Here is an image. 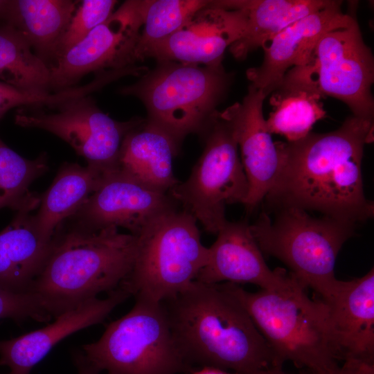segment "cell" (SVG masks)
<instances>
[{"label": "cell", "instance_id": "52a82bcc", "mask_svg": "<svg viewBox=\"0 0 374 374\" xmlns=\"http://www.w3.org/2000/svg\"><path fill=\"white\" fill-rule=\"evenodd\" d=\"M197 220L179 208L159 216L137 235L131 272L122 285L131 296L168 300L195 280L208 257Z\"/></svg>", "mask_w": 374, "mask_h": 374}, {"label": "cell", "instance_id": "3957f363", "mask_svg": "<svg viewBox=\"0 0 374 374\" xmlns=\"http://www.w3.org/2000/svg\"><path fill=\"white\" fill-rule=\"evenodd\" d=\"M137 235L116 227L91 231L63 222L30 292L55 318L122 287L133 267Z\"/></svg>", "mask_w": 374, "mask_h": 374}, {"label": "cell", "instance_id": "836d02e7", "mask_svg": "<svg viewBox=\"0 0 374 374\" xmlns=\"http://www.w3.org/2000/svg\"><path fill=\"white\" fill-rule=\"evenodd\" d=\"M12 0H0V25L7 24Z\"/></svg>", "mask_w": 374, "mask_h": 374}, {"label": "cell", "instance_id": "ffe728a7", "mask_svg": "<svg viewBox=\"0 0 374 374\" xmlns=\"http://www.w3.org/2000/svg\"><path fill=\"white\" fill-rule=\"evenodd\" d=\"M178 148L163 130L141 119L123 141L118 168L147 187L168 193L179 182L172 168Z\"/></svg>", "mask_w": 374, "mask_h": 374}, {"label": "cell", "instance_id": "2e32d148", "mask_svg": "<svg viewBox=\"0 0 374 374\" xmlns=\"http://www.w3.org/2000/svg\"><path fill=\"white\" fill-rule=\"evenodd\" d=\"M341 1H332L323 8L291 24L262 47V64L249 69L251 84L268 96L293 67L305 64L320 38L330 30L351 24L355 17L344 13Z\"/></svg>", "mask_w": 374, "mask_h": 374}, {"label": "cell", "instance_id": "d6a6232c", "mask_svg": "<svg viewBox=\"0 0 374 374\" xmlns=\"http://www.w3.org/2000/svg\"><path fill=\"white\" fill-rule=\"evenodd\" d=\"M73 361L78 370V374H99L100 372L91 365L82 351H75Z\"/></svg>", "mask_w": 374, "mask_h": 374}, {"label": "cell", "instance_id": "ac0fdd59", "mask_svg": "<svg viewBox=\"0 0 374 374\" xmlns=\"http://www.w3.org/2000/svg\"><path fill=\"white\" fill-rule=\"evenodd\" d=\"M131 295L123 287L105 299H91L64 312L46 326L17 337L0 341V366L8 374H30L61 340L82 329L103 322L112 310Z\"/></svg>", "mask_w": 374, "mask_h": 374}, {"label": "cell", "instance_id": "484cf974", "mask_svg": "<svg viewBox=\"0 0 374 374\" xmlns=\"http://www.w3.org/2000/svg\"><path fill=\"white\" fill-rule=\"evenodd\" d=\"M0 80L14 87L35 91L51 89V71L22 35L0 25Z\"/></svg>", "mask_w": 374, "mask_h": 374}, {"label": "cell", "instance_id": "603a6c76", "mask_svg": "<svg viewBox=\"0 0 374 374\" xmlns=\"http://www.w3.org/2000/svg\"><path fill=\"white\" fill-rule=\"evenodd\" d=\"M79 1L12 0L7 24L15 28L48 67Z\"/></svg>", "mask_w": 374, "mask_h": 374}, {"label": "cell", "instance_id": "7402d4cb", "mask_svg": "<svg viewBox=\"0 0 374 374\" xmlns=\"http://www.w3.org/2000/svg\"><path fill=\"white\" fill-rule=\"evenodd\" d=\"M106 172L90 165L63 163L50 187L40 197L38 211L33 215L38 233L44 238L52 240L56 229L97 189Z\"/></svg>", "mask_w": 374, "mask_h": 374}, {"label": "cell", "instance_id": "f546056e", "mask_svg": "<svg viewBox=\"0 0 374 374\" xmlns=\"http://www.w3.org/2000/svg\"><path fill=\"white\" fill-rule=\"evenodd\" d=\"M1 319H11L17 323L28 319L47 322L52 317L46 312L38 297L34 294L13 292L0 287Z\"/></svg>", "mask_w": 374, "mask_h": 374}, {"label": "cell", "instance_id": "e0dca14e", "mask_svg": "<svg viewBox=\"0 0 374 374\" xmlns=\"http://www.w3.org/2000/svg\"><path fill=\"white\" fill-rule=\"evenodd\" d=\"M217 234L208 247L207 262L195 280L206 284L251 283L265 290L278 289L292 280L290 272L267 266L247 222L227 220Z\"/></svg>", "mask_w": 374, "mask_h": 374}, {"label": "cell", "instance_id": "d590c367", "mask_svg": "<svg viewBox=\"0 0 374 374\" xmlns=\"http://www.w3.org/2000/svg\"><path fill=\"white\" fill-rule=\"evenodd\" d=\"M256 374H292L288 373L283 369V366H273L268 368L262 370L257 373ZM297 374H314L310 371L307 372H302Z\"/></svg>", "mask_w": 374, "mask_h": 374}, {"label": "cell", "instance_id": "d6986e66", "mask_svg": "<svg viewBox=\"0 0 374 374\" xmlns=\"http://www.w3.org/2000/svg\"><path fill=\"white\" fill-rule=\"evenodd\" d=\"M334 339L343 361L374 363V270L361 278L340 280L323 301Z\"/></svg>", "mask_w": 374, "mask_h": 374}, {"label": "cell", "instance_id": "8fae6325", "mask_svg": "<svg viewBox=\"0 0 374 374\" xmlns=\"http://www.w3.org/2000/svg\"><path fill=\"white\" fill-rule=\"evenodd\" d=\"M52 113L19 110L15 123L49 132L69 144L87 165L105 172L118 168L123 141L141 118L119 122L104 113L90 96L69 100Z\"/></svg>", "mask_w": 374, "mask_h": 374}, {"label": "cell", "instance_id": "44dd1931", "mask_svg": "<svg viewBox=\"0 0 374 374\" xmlns=\"http://www.w3.org/2000/svg\"><path fill=\"white\" fill-rule=\"evenodd\" d=\"M31 211H19L0 232V287L30 292L49 254L52 240L37 231Z\"/></svg>", "mask_w": 374, "mask_h": 374}, {"label": "cell", "instance_id": "30bf717a", "mask_svg": "<svg viewBox=\"0 0 374 374\" xmlns=\"http://www.w3.org/2000/svg\"><path fill=\"white\" fill-rule=\"evenodd\" d=\"M284 78L319 94L344 103L353 115L373 121L374 59L355 19L325 33L308 62L290 69Z\"/></svg>", "mask_w": 374, "mask_h": 374}, {"label": "cell", "instance_id": "7a4b0ae2", "mask_svg": "<svg viewBox=\"0 0 374 374\" xmlns=\"http://www.w3.org/2000/svg\"><path fill=\"white\" fill-rule=\"evenodd\" d=\"M161 303L175 343L192 366L256 374L274 366L264 337L244 307L221 283L194 280Z\"/></svg>", "mask_w": 374, "mask_h": 374}, {"label": "cell", "instance_id": "ba28073f", "mask_svg": "<svg viewBox=\"0 0 374 374\" xmlns=\"http://www.w3.org/2000/svg\"><path fill=\"white\" fill-rule=\"evenodd\" d=\"M82 352L107 374H177L198 368L183 357L162 303L136 297L133 308L107 325L100 338Z\"/></svg>", "mask_w": 374, "mask_h": 374}, {"label": "cell", "instance_id": "9c48e42d", "mask_svg": "<svg viewBox=\"0 0 374 374\" xmlns=\"http://www.w3.org/2000/svg\"><path fill=\"white\" fill-rule=\"evenodd\" d=\"M202 134L205 147L189 177L168 193L205 231L217 233L227 221L226 206L244 204L249 184L231 126L220 112Z\"/></svg>", "mask_w": 374, "mask_h": 374}, {"label": "cell", "instance_id": "6da1fadb", "mask_svg": "<svg viewBox=\"0 0 374 374\" xmlns=\"http://www.w3.org/2000/svg\"><path fill=\"white\" fill-rule=\"evenodd\" d=\"M373 121L351 115L337 130L310 132L294 142H276L274 183L264 199L271 211L296 207L359 225L373 217L364 191L362 164Z\"/></svg>", "mask_w": 374, "mask_h": 374}, {"label": "cell", "instance_id": "277c9868", "mask_svg": "<svg viewBox=\"0 0 374 374\" xmlns=\"http://www.w3.org/2000/svg\"><path fill=\"white\" fill-rule=\"evenodd\" d=\"M244 307L269 345L274 366L285 362L314 374H330L342 360L323 300H312L293 276L285 286L248 292L222 283Z\"/></svg>", "mask_w": 374, "mask_h": 374}, {"label": "cell", "instance_id": "8992f818", "mask_svg": "<svg viewBox=\"0 0 374 374\" xmlns=\"http://www.w3.org/2000/svg\"><path fill=\"white\" fill-rule=\"evenodd\" d=\"M230 80L222 64L159 62L153 71L120 91L141 99L148 110L147 121L179 147L189 134L206 130Z\"/></svg>", "mask_w": 374, "mask_h": 374}, {"label": "cell", "instance_id": "cb8c5ba5", "mask_svg": "<svg viewBox=\"0 0 374 374\" xmlns=\"http://www.w3.org/2000/svg\"><path fill=\"white\" fill-rule=\"evenodd\" d=\"M246 14L243 36L229 47L237 59L271 39L296 21L328 6L331 0H242L233 1Z\"/></svg>", "mask_w": 374, "mask_h": 374}, {"label": "cell", "instance_id": "9a60e30c", "mask_svg": "<svg viewBox=\"0 0 374 374\" xmlns=\"http://www.w3.org/2000/svg\"><path fill=\"white\" fill-rule=\"evenodd\" d=\"M267 97L250 84L241 103L220 112L231 125L240 160L248 181L249 193L244 202L248 210L254 208L272 187L279 166L276 143L267 130L263 103Z\"/></svg>", "mask_w": 374, "mask_h": 374}, {"label": "cell", "instance_id": "e575fe53", "mask_svg": "<svg viewBox=\"0 0 374 374\" xmlns=\"http://www.w3.org/2000/svg\"><path fill=\"white\" fill-rule=\"evenodd\" d=\"M190 374H239L235 372H229L226 370L205 366L197 369L196 371L190 373Z\"/></svg>", "mask_w": 374, "mask_h": 374}, {"label": "cell", "instance_id": "d4e9b609", "mask_svg": "<svg viewBox=\"0 0 374 374\" xmlns=\"http://www.w3.org/2000/svg\"><path fill=\"white\" fill-rule=\"evenodd\" d=\"M271 94L273 109L266 120L267 130L285 136L287 142L305 137L313 125L326 115L322 97L302 84L283 78Z\"/></svg>", "mask_w": 374, "mask_h": 374}, {"label": "cell", "instance_id": "83f0119b", "mask_svg": "<svg viewBox=\"0 0 374 374\" xmlns=\"http://www.w3.org/2000/svg\"><path fill=\"white\" fill-rule=\"evenodd\" d=\"M209 3L205 0H146L137 48L139 61L145 58L150 46L175 33Z\"/></svg>", "mask_w": 374, "mask_h": 374}, {"label": "cell", "instance_id": "5b68a950", "mask_svg": "<svg viewBox=\"0 0 374 374\" xmlns=\"http://www.w3.org/2000/svg\"><path fill=\"white\" fill-rule=\"evenodd\" d=\"M273 211V220L263 211L249 225L260 251L282 261L299 283L327 301L340 282L335 276L338 253L358 225L296 207Z\"/></svg>", "mask_w": 374, "mask_h": 374}, {"label": "cell", "instance_id": "4316f807", "mask_svg": "<svg viewBox=\"0 0 374 374\" xmlns=\"http://www.w3.org/2000/svg\"><path fill=\"white\" fill-rule=\"evenodd\" d=\"M48 169L46 153L27 159L0 139V209L33 211L39 207L40 197L29 190L30 184Z\"/></svg>", "mask_w": 374, "mask_h": 374}, {"label": "cell", "instance_id": "4dcf8cb0", "mask_svg": "<svg viewBox=\"0 0 374 374\" xmlns=\"http://www.w3.org/2000/svg\"><path fill=\"white\" fill-rule=\"evenodd\" d=\"M330 374H374V363L348 359Z\"/></svg>", "mask_w": 374, "mask_h": 374}, {"label": "cell", "instance_id": "5bb4252c", "mask_svg": "<svg viewBox=\"0 0 374 374\" xmlns=\"http://www.w3.org/2000/svg\"><path fill=\"white\" fill-rule=\"evenodd\" d=\"M246 24L244 10L233 1H210L175 33L150 46L145 58L204 66L222 64L226 49L243 36Z\"/></svg>", "mask_w": 374, "mask_h": 374}, {"label": "cell", "instance_id": "4fadbf2b", "mask_svg": "<svg viewBox=\"0 0 374 374\" xmlns=\"http://www.w3.org/2000/svg\"><path fill=\"white\" fill-rule=\"evenodd\" d=\"M178 208L169 193L154 190L118 168L105 174L97 189L64 222L91 231L122 227L138 235L159 216Z\"/></svg>", "mask_w": 374, "mask_h": 374}, {"label": "cell", "instance_id": "f1b7e54d", "mask_svg": "<svg viewBox=\"0 0 374 374\" xmlns=\"http://www.w3.org/2000/svg\"><path fill=\"white\" fill-rule=\"evenodd\" d=\"M116 3L117 1L114 0L79 1L58 42L53 64L62 54L84 39L96 27L106 21L114 12Z\"/></svg>", "mask_w": 374, "mask_h": 374}, {"label": "cell", "instance_id": "7c38bea8", "mask_svg": "<svg viewBox=\"0 0 374 374\" xmlns=\"http://www.w3.org/2000/svg\"><path fill=\"white\" fill-rule=\"evenodd\" d=\"M146 0L125 1L84 39L59 57L49 67L51 89L71 87L93 71L120 70L139 62L137 48Z\"/></svg>", "mask_w": 374, "mask_h": 374}, {"label": "cell", "instance_id": "1f68e13d", "mask_svg": "<svg viewBox=\"0 0 374 374\" xmlns=\"http://www.w3.org/2000/svg\"><path fill=\"white\" fill-rule=\"evenodd\" d=\"M14 91L12 86L0 82V120L13 108Z\"/></svg>", "mask_w": 374, "mask_h": 374}]
</instances>
